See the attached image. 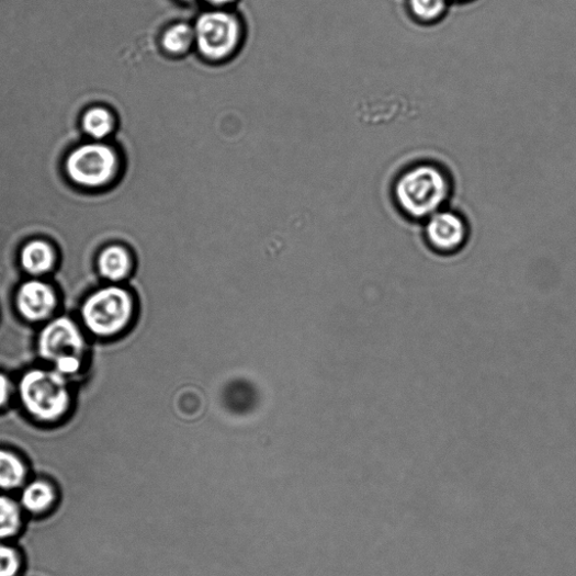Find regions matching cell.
Masks as SVG:
<instances>
[{"label":"cell","instance_id":"cell-11","mask_svg":"<svg viewBox=\"0 0 576 576\" xmlns=\"http://www.w3.org/2000/svg\"><path fill=\"white\" fill-rule=\"evenodd\" d=\"M23 269L31 275L46 274L54 268L55 252L47 242L34 240L21 252Z\"/></svg>","mask_w":576,"mask_h":576},{"label":"cell","instance_id":"cell-19","mask_svg":"<svg viewBox=\"0 0 576 576\" xmlns=\"http://www.w3.org/2000/svg\"><path fill=\"white\" fill-rule=\"evenodd\" d=\"M10 395L11 382L4 374H0V407L8 404Z\"/></svg>","mask_w":576,"mask_h":576},{"label":"cell","instance_id":"cell-20","mask_svg":"<svg viewBox=\"0 0 576 576\" xmlns=\"http://www.w3.org/2000/svg\"><path fill=\"white\" fill-rule=\"evenodd\" d=\"M206 4L214 8V10H225L236 3V0H203Z\"/></svg>","mask_w":576,"mask_h":576},{"label":"cell","instance_id":"cell-21","mask_svg":"<svg viewBox=\"0 0 576 576\" xmlns=\"http://www.w3.org/2000/svg\"><path fill=\"white\" fill-rule=\"evenodd\" d=\"M266 257H268V256L262 255V256L247 257V258H266ZM235 259H246V258H235ZM218 260H234V259H217V261H218Z\"/></svg>","mask_w":576,"mask_h":576},{"label":"cell","instance_id":"cell-7","mask_svg":"<svg viewBox=\"0 0 576 576\" xmlns=\"http://www.w3.org/2000/svg\"><path fill=\"white\" fill-rule=\"evenodd\" d=\"M83 338L78 327L61 317L44 328L38 337V352L44 360L56 362L67 357H78L83 349Z\"/></svg>","mask_w":576,"mask_h":576},{"label":"cell","instance_id":"cell-1","mask_svg":"<svg viewBox=\"0 0 576 576\" xmlns=\"http://www.w3.org/2000/svg\"><path fill=\"white\" fill-rule=\"evenodd\" d=\"M453 191L450 173L434 162H419L398 173L393 199L400 212L411 219H427L445 208Z\"/></svg>","mask_w":576,"mask_h":576},{"label":"cell","instance_id":"cell-4","mask_svg":"<svg viewBox=\"0 0 576 576\" xmlns=\"http://www.w3.org/2000/svg\"><path fill=\"white\" fill-rule=\"evenodd\" d=\"M195 47L200 55L213 63L233 57L242 38L239 19L226 10H212L199 16L194 24Z\"/></svg>","mask_w":576,"mask_h":576},{"label":"cell","instance_id":"cell-15","mask_svg":"<svg viewBox=\"0 0 576 576\" xmlns=\"http://www.w3.org/2000/svg\"><path fill=\"white\" fill-rule=\"evenodd\" d=\"M82 127L88 136L101 140L111 135L114 128V117L104 108H93L83 114Z\"/></svg>","mask_w":576,"mask_h":576},{"label":"cell","instance_id":"cell-10","mask_svg":"<svg viewBox=\"0 0 576 576\" xmlns=\"http://www.w3.org/2000/svg\"><path fill=\"white\" fill-rule=\"evenodd\" d=\"M160 44L170 57L185 56L195 46L194 27L188 23H174L163 31Z\"/></svg>","mask_w":576,"mask_h":576},{"label":"cell","instance_id":"cell-5","mask_svg":"<svg viewBox=\"0 0 576 576\" xmlns=\"http://www.w3.org/2000/svg\"><path fill=\"white\" fill-rule=\"evenodd\" d=\"M118 168L116 153L106 145L88 144L75 149L66 161L71 181L87 188H100L114 179Z\"/></svg>","mask_w":576,"mask_h":576},{"label":"cell","instance_id":"cell-8","mask_svg":"<svg viewBox=\"0 0 576 576\" xmlns=\"http://www.w3.org/2000/svg\"><path fill=\"white\" fill-rule=\"evenodd\" d=\"M20 314L30 321H41L48 318L57 304L54 290L46 283L30 281L24 283L18 293Z\"/></svg>","mask_w":576,"mask_h":576},{"label":"cell","instance_id":"cell-23","mask_svg":"<svg viewBox=\"0 0 576 576\" xmlns=\"http://www.w3.org/2000/svg\"><path fill=\"white\" fill-rule=\"evenodd\" d=\"M183 2H194V0H183Z\"/></svg>","mask_w":576,"mask_h":576},{"label":"cell","instance_id":"cell-18","mask_svg":"<svg viewBox=\"0 0 576 576\" xmlns=\"http://www.w3.org/2000/svg\"><path fill=\"white\" fill-rule=\"evenodd\" d=\"M55 371H57L63 376H71L79 372L81 368V362L78 357H67L59 359L55 363Z\"/></svg>","mask_w":576,"mask_h":576},{"label":"cell","instance_id":"cell-3","mask_svg":"<svg viewBox=\"0 0 576 576\" xmlns=\"http://www.w3.org/2000/svg\"><path fill=\"white\" fill-rule=\"evenodd\" d=\"M135 309V300L127 290L108 286L86 300L81 315L88 330L100 337H112L128 326Z\"/></svg>","mask_w":576,"mask_h":576},{"label":"cell","instance_id":"cell-9","mask_svg":"<svg viewBox=\"0 0 576 576\" xmlns=\"http://www.w3.org/2000/svg\"><path fill=\"white\" fill-rule=\"evenodd\" d=\"M132 268V256L123 246H110L100 255V273L104 279L111 282H121L125 280L131 273Z\"/></svg>","mask_w":576,"mask_h":576},{"label":"cell","instance_id":"cell-12","mask_svg":"<svg viewBox=\"0 0 576 576\" xmlns=\"http://www.w3.org/2000/svg\"><path fill=\"white\" fill-rule=\"evenodd\" d=\"M55 501L53 486L44 481L27 484L21 495V504L30 512L38 513L47 510Z\"/></svg>","mask_w":576,"mask_h":576},{"label":"cell","instance_id":"cell-13","mask_svg":"<svg viewBox=\"0 0 576 576\" xmlns=\"http://www.w3.org/2000/svg\"><path fill=\"white\" fill-rule=\"evenodd\" d=\"M451 0H408V11L421 24H434L444 19Z\"/></svg>","mask_w":576,"mask_h":576},{"label":"cell","instance_id":"cell-2","mask_svg":"<svg viewBox=\"0 0 576 576\" xmlns=\"http://www.w3.org/2000/svg\"><path fill=\"white\" fill-rule=\"evenodd\" d=\"M20 395L25 409L44 421L60 418L70 403L66 377L55 370H32L24 374Z\"/></svg>","mask_w":576,"mask_h":576},{"label":"cell","instance_id":"cell-16","mask_svg":"<svg viewBox=\"0 0 576 576\" xmlns=\"http://www.w3.org/2000/svg\"><path fill=\"white\" fill-rule=\"evenodd\" d=\"M21 527V509L11 498L0 496V540L14 537Z\"/></svg>","mask_w":576,"mask_h":576},{"label":"cell","instance_id":"cell-14","mask_svg":"<svg viewBox=\"0 0 576 576\" xmlns=\"http://www.w3.org/2000/svg\"><path fill=\"white\" fill-rule=\"evenodd\" d=\"M26 476L23 462L13 453L0 451V489H18Z\"/></svg>","mask_w":576,"mask_h":576},{"label":"cell","instance_id":"cell-6","mask_svg":"<svg viewBox=\"0 0 576 576\" xmlns=\"http://www.w3.org/2000/svg\"><path fill=\"white\" fill-rule=\"evenodd\" d=\"M470 236L466 219L458 212L442 208L426 219L425 238L440 255H454L463 249Z\"/></svg>","mask_w":576,"mask_h":576},{"label":"cell","instance_id":"cell-17","mask_svg":"<svg viewBox=\"0 0 576 576\" xmlns=\"http://www.w3.org/2000/svg\"><path fill=\"white\" fill-rule=\"evenodd\" d=\"M22 562L11 546L0 544V576H20Z\"/></svg>","mask_w":576,"mask_h":576},{"label":"cell","instance_id":"cell-22","mask_svg":"<svg viewBox=\"0 0 576 576\" xmlns=\"http://www.w3.org/2000/svg\"><path fill=\"white\" fill-rule=\"evenodd\" d=\"M451 2H470V0H451Z\"/></svg>","mask_w":576,"mask_h":576}]
</instances>
